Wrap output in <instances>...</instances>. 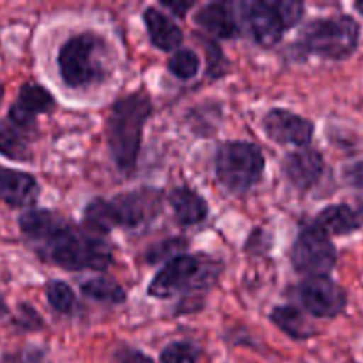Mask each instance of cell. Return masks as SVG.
Returning <instances> with one entry per match:
<instances>
[{
  "label": "cell",
  "instance_id": "cell-1",
  "mask_svg": "<svg viewBox=\"0 0 363 363\" xmlns=\"http://www.w3.org/2000/svg\"><path fill=\"white\" fill-rule=\"evenodd\" d=\"M20 229L39 257L69 272L105 269L112 262V248L101 234L80 229L57 213H25Z\"/></svg>",
  "mask_w": 363,
  "mask_h": 363
},
{
  "label": "cell",
  "instance_id": "cell-2",
  "mask_svg": "<svg viewBox=\"0 0 363 363\" xmlns=\"http://www.w3.org/2000/svg\"><path fill=\"white\" fill-rule=\"evenodd\" d=\"M151 113V99L142 91L123 96L113 103L110 110L106 121L108 149L116 165L123 172L131 174L137 167L142 133Z\"/></svg>",
  "mask_w": 363,
  "mask_h": 363
},
{
  "label": "cell",
  "instance_id": "cell-3",
  "mask_svg": "<svg viewBox=\"0 0 363 363\" xmlns=\"http://www.w3.org/2000/svg\"><path fill=\"white\" fill-rule=\"evenodd\" d=\"M57 64L67 87H94L105 82L112 71L110 46L106 39L96 32H80L60 46Z\"/></svg>",
  "mask_w": 363,
  "mask_h": 363
},
{
  "label": "cell",
  "instance_id": "cell-4",
  "mask_svg": "<svg viewBox=\"0 0 363 363\" xmlns=\"http://www.w3.org/2000/svg\"><path fill=\"white\" fill-rule=\"evenodd\" d=\"M160 211L162 194L152 188H142L117 195L112 201H92L85 209V225L98 234H105L116 227L135 229L155 220Z\"/></svg>",
  "mask_w": 363,
  "mask_h": 363
},
{
  "label": "cell",
  "instance_id": "cell-5",
  "mask_svg": "<svg viewBox=\"0 0 363 363\" xmlns=\"http://www.w3.org/2000/svg\"><path fill=\"white\" fill-rule=\"evenodd\" d=\"M360 27L351 16L318 18L305 25L298 46L303 52L325 57V59H347L357 50Z\"/></svg>",
  "mask_w": 363,
  "mask_h": 363
},
{
  "label": "cell",
  "instance_id": "cell-6",
  "mask_svg": "<svg viewBox=\"0 0 363 363\" xmlns=\"http://www.w3.org/2000/svg\"><path fill=\"white\" fill-rule=\"evenodd\" d=\"M216 177L233 194H245L264 172L261 149L248 142H227L216 152Z\"/></svg>",
  "mask_w": 363,
  "mask_h": 363
},
{
  "label": "cell",
  "instance_id": "cell-7",
  "mask_svg": "<svg viewBox=\"0 0 363 363\" xmlns=\"http://www.w3.org/2000/svg\"><path fill=\"white\" fill-rule=\"evenodd\" d=\"M216 269L194 255H177L170 259L163 269L149 284V294L160 300L197 293L211 284V273Z\"/></svg>",
  "mask_w": 363,
  "mask_h": 363
},
{
  "label": "cell",
  "instance_id": "cell-8",
  "mask_svg": "<svg viewBox=\"0 0 363 363\" xmlns=\"http://www.w3.org/2000/svg\"><path fill=\"white\" fill-rule=\"evenodd\" d=\"M291 262L298 273L314 277H326L337 262V250L328 236L315 229L305 227L294 241L291 250Z\"/></svg>",
  "mask_w": 363,
  "mask_h": 363
},
{
  "label": "cell",
  "instance_id": "cell-9",
  "mask_svg": "<svg viewBox=\"0 0 363 363\" xmlns=\"http://www.w3.org/2000/svg\"><path fill=\"white\" fill-rule=\"evenodd\" d=\"M301 305L315 318H335L346 308L347 298L340 286L328 277L305 280L298 289Z\"/></svg>",
  "mask_w": 363,
  "mask_h": 363
},
{
  "label": "cell",
  "instance_id": "cell-10",
  "mask_svg": "<svg viewBox=\"0 0 363 363\" xmlns=\"http://www.w3.org/2000/svg\"><path fill=\"white\" fill-rule=\"evenodd\" d=\"M245 23L257 45L272 48L282 39L287 25L280 13L279 2H245L241 4Z\"/></svg>",
  "mask_w": 363,
  "mask_h": 363
},
{
  "label": "cell",
  "instance_id": "cell-11",
  "mask_svg": "<svg viewBox=\"0 0 363 363\" xmlns=\"http://www.w3.org/2000/svg\"><path fill=\"white\" fill-rule=\"evenodd\" d=\"M266 135L277 144H293L305 147L312 140L314 124L298 113L284 108L269 110L262 121Z\"/></svg>",
  "mask_w": 363,
  "mask_h": 363
},
{
  "label": "cell",
  "instance_id": "cell-12",
  "mask_svg": "<svg viewBox=\"0 0 363 363\" xmlns=\"http://www.w3.org/2000/svg\"><path fill=\"white\" fill-rule=\"evenodd\" d=\"M325 163L321 152L312 147H301L289 152L282 162V172L296 190H311L323 176Z\"/></svg>",
  "mask_w": 363,
  "mask_h": 363
},
{
  "label": "cell",
  "instance_id": "cell-13",
  "mask_svg": "<svg viewBox=\"0 0 363 363\" xmlns=\"http://www.w3.org/2000/svg\"><path fill=\"white\" fill-rule=\"evenodd\" d=\"M53 108V98L46 89L35 84H25L18 99L9 110V121L23 128H30L39 113L50 112Z\"/></svg>",
  "mask_w": 363,
  "mask_h": 363
},
{
  "label": "cell",
  "instance_id": "cell-14",
  "mask_svg": "<svg viewBox=\"0 0 363 363\" xmlns=\"http://www.w3.org/2000/svg\"><path fill=\"white\" fill-rule=\"evenodd\" d=\"M39 184L30 174L0 167V199L14 208H27L35 204Z\"/></svg>",
  "mask_w": 363,
  "mask_h": 363
},
{
  "label": "cell",
  "instance_id": "cell-15",
  "mask_svg": "<svg viewBox=\"0 0 363 363\" xmlns=\"http://www.w3.org/2000/svg\"><path fill=\"white\" fill-rule=\"evenodd\" d=\"M312 225L325 236H344L363 225V211L347 204L328 206L314 218Z\"/></svg>",
  "mask_w": 363,
  "mask_h": 363
},
{
  "label": "cell",
  "instance_id": "cell-16",
  "mask_svg": "<svg viewBox=\"0 0 363 363\" xmlns=\"http://www.w3.org/2000/svg\"><path fill=\"white\" fill-rule=\"evenodd\" d=\"M144 21L147 27V34L151 38V43L158 50L163 52H170V50L177 48L179 43L183 41V32L177 27L176 21L165 13L155 7H147L144 11Z\"/></svg>",
  "mask_w": 363,
  "mask_h": 363
},
{
  "label": "cell",
  "instance_id": "cell-17",
  "mask_svg": "<svg viewBox=\"0 0 363 363\" xmlns=\"http://www.w3.org/2000/svg\"><path fill=\"white\" fill-rule=\"evenodd\" d=\"M169 202L181 225H197L208 218V202L190 188L174 190Z\"/></svg>",
  "mask_w": 363,
  "mask_h": 363
},
{
  "label": "cell",
  "instance_id": "cell-18",
  "mask_svg": "<svg viewBox=\"0 0 363 363\" xmlns=\"http://www.w3.org/2000/svg\"><path fill=\"white\" fill-rule=\"evenodd\" d=\"M195 23L204 27L216 38H233L238 34V25L230 11L223 4H208L195 14Z\"/></svg>",
  "mask_w": 363,
  "mask_h": 363
},
{
  "label": "cell",
  "instance_id": "cell-19",
  "mask_svg": "<svg viewBox=\"0 0 363 363\" xmlns=\"http://www.w3.org/2000/svg\"><path fill=\"white\" fill-rule=\"evenodd\" d=\"M272 321L279 326L282 332H286L287 335L293 337V339L303 340L308 339L311 335H314V328H312V323L307 321V318L303 315V312L298 311L293 305H282V307H277L272 312Z\"/></svg>",
  "mask_w": 363,
  "mask_h": 363
},
{
  "label": "cell",
  "instance_id": "cell-20",
  "mask_svg": "<svg viewBox=\"0 0 363 363\" xmlns=\"http://www.w3.org/2000/svg\"><path fill=\"white\" fill-rule=\"evenodd\" d=\"M28 128L18 126L13 121L0 123V152L14 160H27L28 151Z\"/></svg>",
  "mask_w": 363,
  "mask_h": 363
},
{
  "label": "cell",
  "instance_id": "cell-21",
  "mask_svg": "<svg viewBox=\"0 0 363 363\" xmlns=\"http://www.w3.org/2000/svg\"><path fill=\"white\" fill-rule=\"evenodd\" d=\"M82 293L87 298L101 303L119 305L126 301V293L119 284L108 279H91L85 284H82Z\"/></svg>",
  "mask_w": 363,
  "mask_h": 363
},
{
  "label": "cell",
  "instance_id": "cell-22",
  "mask_svg": "<svg viewBox=\"0 0 363 363\" xmlns=\"http://www.w3.org/2000/svg\"><path fill=\"white\" fill-rule=\"evenodd\" d=\"M201 67V59L194 50L183 48L174 53L169 60V71L177 77L179 80H190L199 73Z\"/></svg>",
  "mask_w": 363,
  "mask_h": 363
},
{
  "label": "cell",
  "instance_id": "cell-23",
  "mask_svg": "<svg viewBox=\"0 0 363 363\" xmlns=\"http://www.w3.org/2000/svg\"><path fill=\"white\" fill-rule=\"evenodd\" d=\"M46 296H48L50 305L60 314H71L77 305V296H74L73 289L60 280H53L46 286Z\"/></svg>",
  "mask_w": 363,
  "mask_h": 363
},
{
  "label": "cell",
  "instance_id": "cell-24",
  "mask_svg": "<svg viewBox=\"0 0 363 363\" xmlns=\"http://www.w3.org/2000/svg\"><path fill=\"white\" fill-rule=\"evenodd\" d=\"M197 347L188 342H172L162 351L160 362L162 363H197Z\"/></svg>",
  "mask_w": 363,
  "mask_h": 363
},
{
  "label": "cell",
  "instance_id": "cell-25",
  "mask_svg": "<svg viewBox=\"0 0 363 363\" xmlns=\"http://www.w3.org/2000/svg\"><path fill=\"white\" fill-rule=\"evenodd\" d=\"M2 363H50L48 354L41 347H23L4 358Z\"/></svg>",
  "mask_w": 363,
  "mask_h": 363
},
{
  "label": "cell",
  "instance_id": "cell-26",
  "mask_svg": "<svg viewBox=\"0 0 363 363\" xmlns=\"http://www.w3.org/2000/svg\"><path fill=\"white\" fill-rule=\"evenodd\" d=\"M184 247H186L184 240H169V241H165V243L160 245V247H155L151 252H149V261L158 262V261H162V259L170 257V255H172V259H174V257H177L176 254H179Z\"/></svg>",
  "mask_w": 363,
  "mask_h": 363
},
{
  "label": "cell",
  "instance_id": "cell-27",
  "mask_svg": "<svg viewBox=\"0 0 363 363\" xmlns=\"http://www.w3.org/2000/svg\"><path fill=\"white\" fill-rule=\"evenodd\" d=\"M347 181L351 183V186L358 188V190L363 191V162H358L357 165L351 167L350 170H347Z\"/></svg>",
  "mask_w": 363,
  "mask_h": 363
},
{
  "label": "cell",
  "instance_id": "cell-28",
  "mask_svg": "<svg viewBox=\"0 0 363 363\" xmlns=\"http://www.w3.org/2000/svg\"><path fill=\"white\" fill-rule=\"evenodd\" d=\"M163 7H167L169 11H172V14H176V16H184V13H186L188 9H191L194 7V4L191 2H162Z\"/></svg>",
  "mask_w": 363,
  "mask_h": 363
},
{
  "label": "cell",
  "instance_id": "cell-29",
  "mask_svg": "<svg viewBox=\"0 0 363 363\" xmlns=\"http://www.w3.org/2000/svg\"><path fill=\"white\" fill-rule=\"evenodd\" d=\"M354 9L360 11V13L363 14V2H357V4H354Z\"/></svg>",
  "mask_w": 363,
  "mask_h": 363
},
{
  "label": "cell",
  "instance_id": "cell-30",
  "mask_svg": "<svg viewBox=\"0 0 363 363\" xmlns=\"http://www.w3.org/2000/svg\"><path fill=\"white\" fill-rule=\"evenodd\" d=\"M2 96H4V87L2 84H0V101H2Z\"/></svg>",
  "mask_w": 363,
  "mask_h": 363
}]
</instances>
